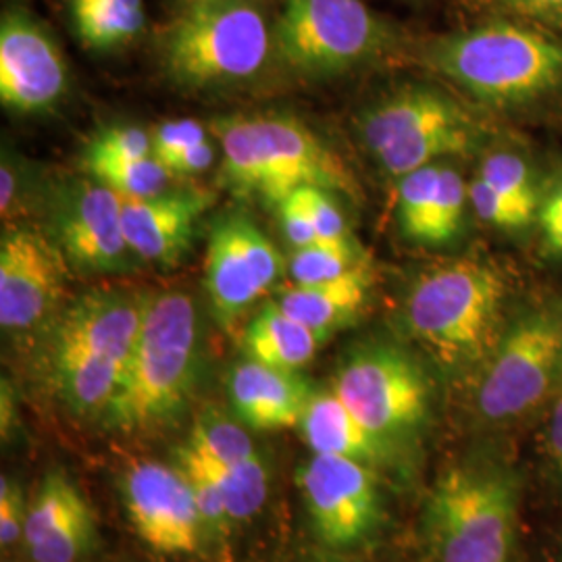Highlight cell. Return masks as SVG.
<instances>
[{
  "label": "cell",
  "instance_id": "e0dca14e",
  "mask_svg": "<svg viewBox=\"0 0 562 562\" xmlns=\"http://www.w3.org/2000/svg\"><path fill=\"white\" fill-rule=\"evenodd\" d=\"M69 74L53 36L23 9L0 21V101L20 115L53 109L67 92Z\"/></svg>",
  "mask_w": 562,
  "mask_h": 562
},
{
  "label": "cell",
  "instance_id": "f546056e",
  "mask_svg": "<svg viewBox=\"0 0 562 562\" xmlns=\"http://www.w3.org/2000/svg\"><path fill=\"white\" fill-rule=\"evenodd\" d=\"M188 446L222 464H236L257 457L250 436L238 423L225 419L220 413L202 415L192 429Z\"/></svg>",
  "mask_w": 562,
  "mask_h": 562
},
{
  "label": "cell",
  "instance_id": "ee69618b",
  "mask_svg": "<svg viewBox=\"0 0 562 562\" xmlns=\"http://www.w3.org/2000/svg\"><path fill=\"white\" fill-rule=\"evenodd\" d=\"M13 422V394L7 387V382H2V429L7 431V427H11Z\"/></svg>",
  "mask_w": 562,
  "mask_h": 562
},
{
  "label": "cell",
  "instance_id": "30bf717a",
  "mask_svg": "<svg viewBox=\"0 0 562 562\" xmlns=\"http://www.w3.org/2000/svg\"><path fill=\"white\" fill-rule=\"evenodd\" d=\"M331 390L385 442L419 431L431 411V383L422 362L392 341H369L352 350Z\"/></svg>",
  "mask_w": 562,
  "mask_h": 562
},
{
  "label": "cell",
  "instance_id": "9c48e42d",
  "mask_svg": "<svg viewBox=\"0 0 562 562\" xmlns=\"http://www.w3.org/2000/svg\"><path fill=\"white\" fill-rule=\"evenodd\" d=\"M562 383V304L522 308L477 371L473 404L490 427H513L543 411Z\"/></svg>",
  "mask_w": 562,
  "mask_h": 562
},
{
  "label": "cell",
  "instance_id": "7a4b0ae2",
  "mask_svg": "<svg viewBox=\"0 0 562 562\" xmlns=\"http://www.w3.org/2000/svg\"><path fill=\"white\" fill-rule=\"evenodd\" d=\"M510 280L498 262L467 255L411 283L402 304L408 338L450 373L482 369L510 323Z\"/></svg>",
  "mask_w": 562,
  "mask_h": 562
},
{
  "label": "cell",
  "instance_id": "484cf974",
  "mask_svg": "<svg viewBox=\"0 0 562 562\" xmlns=\"http://www.w3.org/2000/svg\"><path fill=\"white\" fill-rule=\"evenodd\" d=\"M371 257L357 238L344 241H317L306 248H296L288 262V273L294 285H319L340 280Z\"/></svg>",
  "mask_w": 562,
  "mask_h": 562
},
{
  "label": "cell",
  "instance_id": "ac0fdd59",
  "mask_svg": "<svg viewBox=\"0 0 562 562\" xmlns=\"http://www.w3.org/2000/svg\"><path fill=\"white\" fill-rule=\"evenodd\" d=\"M469 181L448 161L434 162L398 180L396 222L404 240L440 250L467 229Z\"/></svg>",
  "mask_w": 562,
  "mask_h": 562
},
{
  "label": "cell",
  "instance_id": "8992f818",
  "mask_svg": "<svg viewBox=\"0 0 562 562\" xmlns=\"http://www.w3.org/2000/svg\"><path fill=\"white\" fill-rule=\"evenodd\" d=\"M519 494L513 467L485 461L448 469L425 508L434 557L438 562H510Z\"/></svg>",
  "mask_w": 562,
  "mask_h": 562
},
{
  "label": "cell",
  "instance_id": "7402d4cb",
  "mask_svg": "<svg viewBox=\"0 0 562 562\" xmlns=\"http://www.w3.org/2000/svg\"><path fill=\"white\" fill-rule=\"evenodd\" d=\"M301 429L313 454L378 462L385 457L390 446L367 429L334 390L313 394L302 417Z\"/></svg>",
  "mask_w": 562,
  "mask_h": 562
},
{
  "label": "cell",
  "instance_id": "4fadbf2b",
  "mask_svg": "<svg viewBox=\"0 0 562 562\" xmlns=\"http://www.w3.org/2000/svg\"><path fill=\"white\" fill-rule=\"evenodd\" d=\"M148 299L125 290H92L80 296L63 311L53 331L50 367L88 362L127 371Z\"/></svg>",
  "mask_w": 562,
  "mask_h": 562
},
{
  "label": "cell",
  "instance_id": "7bdbcfd3",
  "mask_svg": "<svg viewBox=\"0 0 562 562\" xmlns=\"http://www.w3.org/2000/svg\"><path fill=\"white\" fill-rule=\"evenodd\" d=\"M20 178L21 171L11 157H2V167H0V213L2 220H13L15 213L20 211Z\"/></svg>",
  "mask_w": 562,
  "mask_h": 562
},
{
  "label": "cell",
  "instance_id": "74e56055",
  "mask_svg": "<svg viewBox=\"0 0 562 562\" xmlns=\"http://www.w3.org/2000/svg\"><path fill=\"white\" fill-rule=\"evenodd\" d=\"M538 450L548 480L562 494V385L543 408L542 427L538 434Z\"/></svg>",
  "mask_w": 562,
  "mask_h": 562
},
{
  "label": "cell",
  "instance_id": "d6986e66",
  "mask_svg": "<svg viewBox=\"0 0 562 562\" xmlns=\"http://www.w3.org/2000/svg\"><path fill=\"white\" fill-rule=\"evenodd\" d=\"M211 196L201 190L123 199V234L136 259L176 265L190 250Z\"/></svg>",
  "mask_w": 562,
  "mask_h": 562
},
{
  "label": "cell",
  "instance_id": "8fae6325",
  "mask_svg": "<svg viewBox=\"0 0 562 562\" xmlns=\"http://www.w3.org/2000/svg\"><path fill=\"white\" fill-rule=\"evenodd\" d=\"M46 236L83 273L127 271L136 259L123 234V199L94 178L50 190Z\"/></svg>",
  "mask_w": 562,
  "mask_h": 562
},
{
  "label": "cell",
  "instance_id": "bcb514c9",
  "mask_svg": "<svg viewBox=\"0 0 562 562\" xmlns=\"http://www.w3.org/2000/svg\"><path fill=\"white\" fill-rule=\"evenodd\" d=\"M557 562H562V548H561V554H559V561Z\"/></svg>",
  "mask_w": 562,
  "mask_h": 562
},
{
  "label": "cell",
  "instance_id": "5b68a950",
  "mask_svg": "<svg viewBox=\"0 0 562 562\" xmlns=\"http://www.w3.org/2000/svg\"><path fill=\"white\" fill-rule=\"evenodd\" d=\"M359 136L392 180L434 162L482 155L492 132L457 97L427 83H406L362 111Z\"/></svg>",
  "mask_w": 562,
  "mask_h": 562
},
{
  "label": "cell",
  "instance_id": "6da1fadb",
  "mask_svg": "<svg viewBox=\"0 0 562 562\" xmlns=\"http://www.w3.org/2000/svg\"><path fill=\"white\" fill-rule=\"evenodd\" d=\"M419 59L485 111L510 121L562 115V36L503 15L425 42Z\"/></svg>",
  "mask_w": 562,
  "mask_h": 562
},
{
  "label": "cell",
  "instance_id": "cb8c5ba5",
  "mask_svg": "<svg viewBox=\"0 0 562 562\" xmlns=\"http://www.w3.org/2000/svg\"><path fill=\"white\" fill-rule=\"evenodd\" d=\"M480 157L482 159L475 176L492 190H496L503 199L538 217L546 169L538 165L521 142L492 138Z\"/></svg>",
  "mask_w": 562,
  "mask_h": 562
},
{
  "label": "cell",
  "instance_id": "1f68e13d",
  "mask_svg": "<svg viewBox=\"0 0 562 562\" xmlns=\"http://www.w3.org/2000/svg\"><path fill=\"white\" fill-rule=\"evenodd\" d=\"M533 240L543 261H562V157L543 171Z\"/></svg>",
  "mask_w": 562,
  "mask_h": 562
},
{
  "label": "cell",
  "instance_id": "f6af8a7d",
  "mask_svg": "<svg viewBox=\"0 0 562 562\" xmlns=\"http://www.w3.org/2000/svg\"><path fill=\"white\" fill-rule=\"evenodd\" d=\"M201 2H213V0H180L181 7H190V4H201Z\"/></svg>",
  "mask_w": 562,
  "mask_h": 562
},
{
  "label": "cell",
  "instance_id": "603a6c76",
  "mask_svg": "<svg viewBox=\"0 0 562 562\" xmlns=\"http://www.w3.org/2000/svg\"><path fill=\"white\" fill-rule=\"evenodd\" d=\"M323 341V336L290 317L278 302H267L244 331L248 359L288 371L313 361Z\"/></svg>",
  "mask_w": 562,
  "mask_h": 562
},
{
  "label": "cell",
  "instance_id": "9a60e30c",
  "mask_svg": "<svg viewBox=\"0 0 562 562\" xmlns=\"http://www.w3.org/2000/svg\"><path fill=\"white\" fill-rule=\"evenodd\" d=\"M65 257L32 227L9 225L0 240V325L27 331L46 322L65 288Z\"/></svg>",
  "mask_w": 562,
  "mask_h": 562
},
{
  "label": "cell",
  "instance_id": "ffe728a7",
  "mask_svg": "<svg viewBox=\"0 0 562 562\" xmlns=\"http://www.w3.org/2000/svg\"><path fill=\"white\" fill-rule=\"evenodd\" d=\"M315 392L299 371L248 361L236 364L229 378V396L240 422L261 431L301 427Z\"/></svg>",
  "mask_w": 562,
  "mask_h": 562
},
{
  "label": "cell",
  "instance_id": "52a82bcc",
  "mask_svg": "<svg viewBox=\"0 0 562 562\" xmlns=\"http://www.w3.org/2000/svg\"><path fill=\"white\" fill-rule=\"evenodd\" d=\"M276 50L273 32L252 0L181 7L162 38V65L181 88L202 90L255 78Z\"/></svg>",
  "mask_w": 562,
  "mask_h": 562
},
{
  "label": "cell",
  "instance_id": "44dd1931",
  "mask_svg": "<svg viewBox=\"0 0 562 562\" xmlns=\"http://www.w3.org/2000/svg\"><path fill=\"white\" fill-rule=\"evenodd\" d=\"M373 265L367 262L340 280L319 285H292L280 296L281 308L315 329L325 340L341 327L355 322L371 299Z\"/></svg>",
  "mask_w": 562,
  "mask_h": 562
},
{
  "label": "cell",
  "instance_id": "2e32d148",
  "mask_svg": "<svg viewBox=\"0 0 562 562\" xmlns=\"http://www.w3.org/2000/svg\"><path fill=\"white\" fill-rule=\"evenodd\" d=\"M121 485L130 522L144 542L165 554L199 552L206 525L180 467L136 462Z\"/></svg>",
  "mask_w": 562,
  "mask_h": 562
},
{
  "label": "cell",
  "instance_id": "7c38bea8",
  "mask_svg": "<svg viewBox=\"0 0 562 562\" xmlns=\"http://www.w3.org/2000/svg\"><path fill=\"white\" fill-rule=\"evenodd\" d=\"M285 262L255 222L241 213L223 215L211 227L204 290L213 313L229 327L283 276Z\"/></svg>",
  "mask_w": 562,
  "mask_h": 562
},
{
  "label": "cell",
  "instance_id": "277c9868",
  "mask_svg": "<svg viewBox=\"0 0 562 562\" xmlns=\"http://www.w3.org/2000/svg\"><path fill=\"white\" fill-rule=\"evenodd\" d=\"M201 322L194 301L180 290L148 299L146 317L125 378L104 422L117 431H144L183 408L196 382Z\"/></svg>",
  "mask_w": 562,
  "mask_h": 562
},
{
  "label": "cell",
  "instance_id": "b9f144b4",
  "mask_svg": "<svg viewBox=\"0 0 562 562\" xmlns=\"http://www.w3.org/2000/svg\"><path fill=\"white\" fill-rule=\"evenodd\" d=\"M215 161V146L209 138L196 142L192 146H188L186 150H181L180 155H176L173 159L165 162L162 167L169 171V176H196L206 171Z\"/></svg>",
  "mask_w": 562,
  "mask_h": 562
},
{
  "label": "cell",
  "instance_id": "d4e9b609",
  "mask_svg": "<svg viewBox=\"0 0 562 562\" xmlns=\"http://www.w3.org/2000/svg\"><path fill=\"white\" fill-rule=\"evenodd\" d=\"M76 34L92 50H113L134 41L144 25V0H69Z\"/></svg>",
  "mask_w": 562,
  "mask_h": 562
},
{
  "label": "cell",
  "instance_id": "3957f363",
  "mask_svg": "<svg viewBox=\"0 0 562 562\" xmlns=\"http://www.w3.org/2000/svg\"><path fill=\"white\" fill-rule=\"evenodd\" d=\"M222 146L220 180L241 199L278 206L302 186L359 199L361 186L346 162L288 113L229 115L211 123Z\"/></svg>",
  "mask_w": 562,
  "mask_h": 562
},
{
  "label": "cell",
  "instance_id": "ab89813d",
  "mask_svg": "<svg viewBox=\"0 0 562 562\" xmlns=\"http://www.w3.org/2000/svg\"><path fill=\"white\" fill-rule=\"evenodd\" d=\"M27 508L30 506L23 501L20 485L9 477H2V482H0V543L4 550L23 540Z\"/></svg>",
  "mask_w": 562,
  "mask_h": 562
},
{
  "label": "cell",
  "instance_id": "ba28073f",
  "mask_svg": "<svg viewBox=\"0 0 562 562\" xmlns=\"http://www.w3.org/2000/svg\"><path fill=\"white\" fill-rule=\"evenodd\" d=\"M273 44L304 78H338L398 57L404 38L362 0H283Z\"/></svg>",
  "mask_w": 562,
  "mask_h": 562
},
{
  "label": "cell",
  "instance_id": "4dcf8cb0",
  "mask_svg": "<svg viewBox=\"0 0 562 562\" xmlns=\"http://www.w3.org/2000/svg\"><path fill=\"white\" fill-rule=\"evenodd\" d=\"M469 201L475 217L496 234L510 240H533L536 217L503 199L477 176L469 180Z\"/></svg>",
  "mask_w": 562,
  "mask_h": 562
},
{
  "label": "cell",
  "instance_id": "836d02e7",
  "mask_svg": "<svg viewBox=\"0 0 562 562\" xmlns=\"http://www.w3.org/2000/svg\"><path fill=\"white\" fill-rule=\"evenodd\" d=\"M181 471L186 475V482L190 485L196 506L201 510L202 521L209 527H223L225 522L232 521L225 498H223L222 487L217 480L213 477V473L209 471L206 462L186 443V448H181L178 454Z\"/></svg>",
  "mask_w": 562,
  "mask_h": 562
},
{
  "label": "cell",
  "instance_id": "7dc6e473",
  "mask_svg": "<svg viewBox=\"0 0 562 562\" xmlns=\"http://www.w3.org/2000/svg\"><path fill=\"white\" fill-rule=\"evenodd\" d=\"M561 385H562V383H561Z\"/></svg>",
  "mask_w": 562,
  "mask_h": 562
},
{
  "label": "cell",
  "instance_id": "5bb4252c",
  "mask_svg": "<svg viewBox=\"0 0 562 562\" xmlns=\"http://www.w3.org/2000/svg\"><path fill=\"white\" fill-rule=\"evenodd\" d=\"M299 482L315 531L329 548L359 546L378 529L382 496L367 462L313 454Z\"/></svg>",
  "mask_w": 562,
  "mask_h": 562
},
{
  "label": "cell",
  "instance_id": "d590c367",
  "mask_svg": "<svg viewBox=\"0 0 562 562\" xmlns=\"http://www.w3.org/2000/svg\"><path fill=\"white\" fill-rule=\"evenodd\" d=\"M83 157L146 159V157H153V136L134 125L106 127L88 144V150Z\"/></svg>",
  "mask_w": 562,
  "mask_h": 562
},
{
  "label": "cell",
  "instance_id": "60d3db41",
  "mask_svg": "<svg viewBox=\"0 0 562 562\" xmlns=\"http://www.w3.org/2000/svg\"><path fill=\"white\" fill-rule=\"evenodd\" d=\"M280 211L281 229L285 234V240L292 244V248H306L311 244H317L319 236L313 227V223L308 220V215L304 213L301 202L296 201L294 194H290L288 199L278 204Z\"/></svg>",
  "mask_w": 562,
  "mask_h": 562
},
{
  "label": "cell",
  "instance_id": "f35d334b",
  "mask_svg": "<svg viewBox=\"0 0 562 562\" xmlns=\"http://www.w3.org/2000/svg\"><path fill=\"white\" fill-rule=\"evenodd\" d=\"M150 136H153V155L162 165L173 159L176 155H180L181 150H186L188 146L209 138L201 121L196 120L165 121L153 130Z\"/></svg>",
  "mask_w": 562,
  "mask_h": 562
},
{
  "label": "cell",
  "instance_id": "e575fe53",
  "mask_svg": "<svg viewBox=\"0 0 562 562\" xmlns=\"http://www.w3.org/2000/svg\"><path fill=\"white\" fill-rule=\"evenodd\" d=\"M292 194L308 215L319 241H344L355 238L350 225L341 213L340 204L334 199V192L319 186H302Z\"/></svg>",
  "mask_w": 562,
  "mask_h": 562
},
{
  "label": "cell",
  "instance_id": "8d00e7d4",
  "mask_svg": "<svg viewBox=\"0 0 562 562\" xmlns=\"http://www.w3.org/2000/svg\"><path fill=\"white\" fill-rule=\"evenodd\" d=\"M487 15L529 21L562 36V0H475Z\"/></svg>",
  "mask_w": 562,
  "mask_h": 562
},
{
  "label": "cell",
  "instance_id": "83f0119b",
  "mask_svg": "<svg viewBox=\"0 0 562 562\" xmlns=\"http://www.w3.org/2000/svg\"><path fill=\"white\" fill-rule=\"evenodd\" d=\"M196 454L206 462L209 471L220 483L232 521H246L261 510L267 498V469L259 454L236 464H222L201 452Z\"/></svg>",
  "mask_w": 562,
  "mask_h": 562
},
{
  "label": "cell",
  "instance_id": "d6a6232c",
  "mask_svg": "<svg viewBox=\"0 0 562 562\" xmlns=\"http://www.w3.org/2000/svg\"><path fill=\"white\" fill-rule=\"evenodd\" d=\"M92 542L94 515L92 508L86 506L69 521L48 533L41 543L30 548V554L36 562H76L92 548Z\"/></svg>",
  "mask_w": 562,
  "mask_h": 562
},
{
  "label": "cell",
  "instance_id": "4316f807",
  "mask_svg": "<svg viewBox=\"0 0 562 562\" xmlns=\"http://www.w3.org/2000/svg\"><path fill=\"white\" fill-rule=\"evenodd\" d=\"M83 167L90 178L109 186L125 201L157 196L167 190L171 178L155 155L146 159L83 157Z\"/></svg>",
  "mask_w": 562,
  "mask_h": 562
},
{
  "label": "cell",
  "instance_id": "f1b7e54d",
  "mask_svg": "<svg viewBox=\"0 0 562 562\" xmlns=\"http://www.w3.org/2000/svg\"><path fill=\"white\" fill-rule=\"evenodd\" d=\"M88 503L81 496L76 483L71 482L63 471L50 473L36 494V498L27 508L25 536L23 542L30 548L41 543L48 533H53L63 522L69 521Z\"/></svg>",
  "mask_w": 562,
  "mask_h": 562
}]
</instances>
